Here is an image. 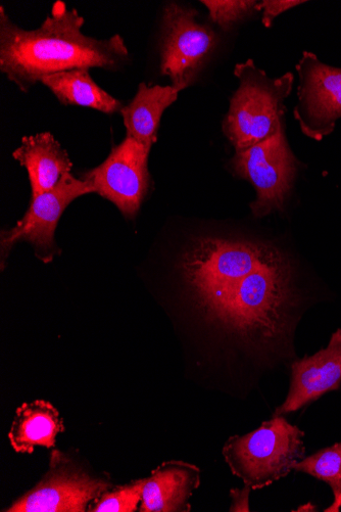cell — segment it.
Here are the masks:
<instances>
[{
    "label": "cell",
    "instance_id": "6da1fadb",
    "mask_svg": "<svg viewBox=\"0 0 341 512\" xmlns=\"http://www.w3.org/2000/svg\"><path fill=\"white\" fill-rule=\"evenodd\" d=\"M179 270L204 316L239 344L255 376L298 357L295 334L314 301L297 260L256 239L204 237Z\"/></svg>",
    "mask_w": 341,
    "mask_h": 512
},
{
    "label": "cell",
    "instance_id": "7a4b0ae2",
    "mask_svg": "<svg viewBox=\"0 0 341 512\" xmlns=\"http://www.w3.org/2000/svg\"><path fill=\"white\" fill-rule=\"evenodd\" d=\"M84 18L65 3L35 30H24L0 8V71L28 92L44 77L74 69H121L129 61L122 36L96 39L82 33Z\"/></svg>",
    "mask_w": 341,
    "mask_h": 512
},
{
    "label": "cell",
    "instance_id": "3957f363",
    "mask_svg": "<svg viewBox=\"0 0 341 512\" xmlns=\"http://www.w3.org/2000/svg\"><path fill=\"white\" fill-rule=\"evenodd\" d=\"M234 75L239 87L230 101L223 132L235 151H243L267 141L285 127L284 102L295 76L286 73L271 78L253 60L237 64Z\"/></svg>",
    "mask_w": 341,
    "mask_h": 512
},
{
    "label": "cell",
    "instance_id": "277c9868",
    "mask_svg": "<svg viewBox=\"0 0 341 512\" xmlns=\"http://www.w3.org/2000/svg\"><path fill=\"white\" fill-rule=\"evenodd\" d=\"M304 437L284 415H276L249 434L230 437L222 454L234 476L260 490L287 477L306 457Z\"/></svg>",
    "mask_w": 341,
    "mask_h": 512
},
{
    "label": "cell",
    "instance_id": "5b68a950",
    "mask_svg": "<svg viewBox=\"0 0 341 512\" xmlns=\"http://www.w3.org/2000/svg\"><path fill=\"white\" fill-rule=\"evenodd\" d=\"M230 165L236 175L254 185L257 198L251 209L255 218L284 210L300 165L288 146L285 127L263 143L235 151Z\"/></svg>",
    "mask_w": 341,
    "mask_h": 512
},
{
    "label": "cell",
    "instance_id": "8992f818",
    "mask_svg": "<svg viewBox=\"0 0 341 512\" xmlns=\"http://www.w3.org/2000/svg\"><path fill=\"white\" fill-rule=\"evenodd\" d=\"M198 11L171 3L163 15L161 74L179 92L201 73L218 42L216 33L199 23Z\"/></svg>",
    "mask_w": 341,
    "mask_h": 512
},
{
    "label": "cell",
    "instance_id": "52a82bcc",
    "mask_svg": "<svg viewBox=\"0 0 341 512\" xmlns=\"http://www.w3.org/2000/svg\"><path fill=\"white\" fill-rule=\"evenodd\" d=\"M111 488L108 480L90 475L71 456L56 450L41 481L5 511L84 512Z\"/></svg>",
    "mask_w": 341,
    "mask_h": 512
},
{
    "label": "cell",
    "instance_id": "ba28073f",
    "mask_svg": "<svg viewBox=\"0 0 341 512\" xmlns=\"http://www.w3.org/2000/svg\"><path fill=\"white\" fill-rule=\"evenodd\" d=\"M150 152L151 148L126 136L112 149L107 160L86 172L82 180L94 193L113 203L126 218H134L150 189Z\"/></svg>",
    "mask_w": 341,
    "mask_h": 512
},
{
    "label": "cell",
    "instance_id": "9c48e42d",
    "mask_svg": "<svg viewBox=\"0 0 341 512\" xmlns=\"http://www.w3.org/2000/svg\"><path fill=\"white\" fill-rule=\"evenodd\" d=\"M92 193L93 189L86 181L69 173L55 189L32 198L29 209L17 225L3 231L2 259L9 256L16 244L28 242L41 261L52 262L59 251L55 234L63 213L76 199Z\"/></svg>",
    "mask_w": 341,
    "mask_h": 512
},
{
    "label": "cell",
    "instance_id": "30bf717a",
    "mask_svg": "<svg viewBox=\"0 0 341 512\" xmlns=\"http://www.w3.org/2000/svg\"><path fill=\"white\" fill-rule=\"evenodd\" d=\"M300 77L295 118L302 132L320 142L341 119V68L322 63L305 52L297 65Z\"/></svg>",
    "mask_w": 341,
    "mask_h": 512
},
{
    "label": "cell",
    "instance_id": "8fae6325",
    "mask_svg": "<svg viewBox=\"0 0 341 512\" xmlns=\"http://www.w3.org/2000/svg\"><path fill=\"white\" fill-rule=\"evenodd\" d=\"M290 367L289 391L273 416L287 415L314 403L341 387V329L327 347L311 356L297 358Z\"/></svg>",
    "mask_w": 341,
    "mask_h": 512
},
{
    "label": "cell",
    "instance_id": "7c38bea8",
    "mask_svg": "<svg viewBox=\"0 0 341 512\" xmlns=\"http://www.w3.org/2000/svg\"><path fill=\"white\" fill-rule=\"evenodd\" d=\"M202 471L197 465L171 460L144 479L141 512H188L189 499L201 485Z\"/></svg>",
    "mask_w": 341,
    "mask_h": 512
},
{
    "label": "cell",
    "instance_id": "4fadbf2b",
    "mask_svg": "<svg viewBox=\"0 0 341 512\" xmlns=\"http://www.w3.org/2000/svg\"><path fill=\"white\" fill-rule=\"evenodd\" d=\"M13 156L28 172L31 199L55 189L73 167L68 153L50 132L23 137Z\"/></svg>",
    "mask_w": 341,
    "mask_h": 512
},
{
    "label": "cell",
    "instance_id": "5bb4252c",
    "mask_svg": "<svg viewBox=\"0 0 341 512\" xmlns=\"http://www.w3.org/2000/svg\"><path fill=\"white\" fill-rule=\"evenodd\" d=\"M65 430L59 410L51 402L35 400L16 410L9 440L17 453L32 454L36 447L54 448Z\"/></svg>",
    "mask_w": 341,
    "mask_h": 512
},
{
    "label": "cell",
    "instance_id": "9a60e30c",
    "mask_svg": "<svg viewBox=\"0 0 341 512\" xmlns=\"http://www.w3.org/2000/svg\"><path fill=\"white\" fill-rule=\"evenodd\" d=\"M179 91L170 86L141 83L134 99L120 112L127 136L152 149L165 111L178 99Z\"/></svg>",
    "mask_w": 341,
    "mask_h": 512
},
{
    "label": "cell",
    "instance_id": "2e32d148",
    "mask_svg": "<svg viewBox=\"0 0 341 512\" xmlns=\"http://www.w3.org/2000/svg\"><path fill=\"white\" fill-rule=\"evenodd\" d=\"M65 106H81L105 114L121 112L125 105L97 85L88 69H74L44 77L40 81Z\"/></svg>",
    "mask_w": 341,
    "mask_h": 512
},
{
    "label": "cell",
    "instance_id": "e0dca14e",
    "mask_svg": "<svg viewBox=\"0 0 341 512\" xmlns=\"http://www.w3.org/2000/svg\"><path fill=\"white\" fill-rule=\"evenodd\" d=\"M294 471L307 474L331 488L333 502L325 509L326 512H338L341 509V442L298 461Z\"/></svg>",
    "mask_w": 341,
    "mask_h": 512
},
{
    "label": "cell",
    "instance_id": "ac0fdd59",
    "mask_svg": "<svg viewBox=\"0 0 341 512\" xmlns=\"http://www.w3.org/2000/svg\"><path fill=\"white\" fill-rule=\"evenodd\" d=\"M144 479L131 484L109 489L92 501L87 511L91 512H134L139 509Z\"/></svg>",
    "mask_w": 341,
    "mask_h": 512
},
{
    "label": "cell",
    "instance_id": "d6986e66",
    "mask_svg": "<svg viewBox=\"0 0 341 512\" xmlns=\"http://www.w3.org/2000/svg\"><path fill=\"white\" fill-rule=\"evenodd\" d=\"M211 20L223 30L231 29L238 22L258 12L255 0H204Z\"/></svg>",
    "mask_w": 341,
    "mask_h": 512
},
{
    "label": "cell",
    "instance_id": "ffe728a7",
    "mask_svg": "<svg viewBox=\"0 0 341 512\" xmlns=\"http://www.w3.org/2000/svg\"><path fill=\"white\" fill-rule=\"evenodd\" d=\"M306 2L300 0H265L258 4V12H263V24L266 28H270L273 21L286 11L298 7Z\"/></svg>",
    "mask_w": 341,
    "mask_h": 512
},
{
    "label": "cell",
    "instance_id": "44dd1931",
    "mask_svg": "<svg viewBox=\"0 0 341 512\" xmlns=\"http://www.w3.org/2000/svg\"><path fill=\"white\" fill-rule=\"evenodd\" d=\"M252 488L248 485H245L242 489H231L230 496L232 499L231 506L229 511L231 512H250V495L252 492Z\"/></svg>",
    "mask_w": 341,
    "mask_h": 512
}]
</instances>
